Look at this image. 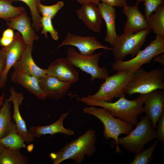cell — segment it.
<instances>
[{
	"label": "cell",
	"instance_id": "6da1fadb",
	"mask_svg": "<svg viewBox=\"0 0 164 164\" xmlns=\"http://www.w3.org/2000/svg\"><path fill=\"white\" fill-rule=\"evenodd\" d=\"M96 131L89 128L82 135L66 144L59 150L51 153L50 159L53 164H59L67 159L76 164H81L86 157L92 156L96 152Z\"/></svg>",
	"mask_w": 164,
	"mask_h": 164
},
{
	"label": "cell",
	"instance_id": "7a4b0ae2",
	"mask_svg": "<svg viewBox=\"0 0 164 164\" xmlns=\"http://www.w3.org/2000/svg\"><path fill=\"white\" fill-rule=\"evenodd\" d=\"M85 105L99 106L108 110L114 116L128 123L136 126L139 116L145 112L144 99L142 94H140L135 99L130 100L123 96L114 102L102 100H91L83 97L77 98Z\"/></svg>",
	"mask_w": 164,
	"mask_h": 164
},
{
	"label": "cell",
	"instance_id": "3957f363",
	"mask_svg": "<svg viewBox=\"0 0 164 164\" xmlns=\"http://www.w3.org/2000/svg\"><path fill=\"white\" fill-rule=\"evenodd\" d=\"M82 110L84 113L93 115L101 121L104 128V138L107 140L111 138L114 139L115 142L114 143L117 145L116 152L121 153V151L118 143L119 136L121 134L128 135L133 129V125L115 118L105 108H99L91 106L85 107Z\"/></svg>",
	"mask_w": 164,
	"mask_h": 164
},
{
	"label": "cell",
	"instance_id": "277c9868",
	"mask_svg": "<svg viewBox=\"0 0 164 164\" xmlns=\"http://www.w3.org/2000/svg\"><path fill=\"white\" fill-rule=\"evenodd\" d=\"M156 137V131L146 115L141 116L136 128L127 136L118 137V143L127 151L136 154L144 149L145 145Z\"/></svg>",
	"mask_w": 164,
	"mask_h": 164
},
{
	"label": "cell",
	"instance_id": "5b68a950",
	"mask_svg": "<svg viewBox=\"0 0 164 164\" xmlns=\"http://www.w3.org/2000/svg\"><path fill=\"white\" fill-rule=\"evenodd\" d=\"M164 69L158 68L147 72L141 68L134 72L126 86L125 94L130 96L138 93L144 94L153 91L164 90Z\"/></svg>",
	"mask_w": 164,
	"mask_h": 164
},
{
	"label": "cell",
	"instance_id": "8992f818",
	"mask_svg": "<svg viewBox=\"0 0 164 164\" xmlns=\"http://www.w3.org/2000/svg\"><path fill=\"white\" fill-rule=\"evenodd\" d=\"M116 71L115 74L105 80L95 94H89L86 97L91 100L111 102L115 97L125 96V87L134 73L128 70Z\"/></svg>",
	"mask_w": 164,
	"mask_h": 164
},
{
	"label": "cell",
	"instance_id": "52a82bcc",
	"mask_svg": "<svg viewBox=\"0 0 164 164\" xmlns=\"http://www.w3.org/2000/svg\"><path fill=\"white\" fill-rule=\"evenodd\" d=\"M164 53V37L156 35L155 38L133 58L115 61L112 68L115 71L128 70L134 73L142 65L150 63L155 56Z\"/></svg>",
	"mask_w": 164,
	"mask_h": 164
},
{
	"label": "cell",
	"instance_id": "ba28073f",
	"mask_svg": "<svg viewBox=\"0 0 164 164\" xmlns=\"http://www.w3.org/2000/svg\"><path fill=\"white\" fill-rule=\"evenodd\" d=\"M151 29H147L138 32L118 35L112 48L115 61L123 60L127 56H135L146 41Z\"/></svg>",
	"mask_w": 164,
	"mask_h": 164
},
{
	"label": "cell",
	"instance_id": "9c48e42d",
	"mask_svg": "<svg viewBox=\"0 0 164 164\" xmlns=\"http://www.w3.org/2000/svg\"><path fill=\"white\" fill-rule=\"evenodd\" d=\"M101 52L91 55H83L77 52L73 48H68L67 51V58L76 67L89 74L92 83L96 79L105 80L110 76L105 67H99L98 61L101 56L104 54Z\"/></svg>",
	"mask_w": 164,
	"mask_h": 164
},
{
	"label": "cell",
	"instance_id": "30bf717a",
	"mask_svg": "<svg viewBox=\"0 0 164 164\" xmlns=\"http://www.w3.org/2000/svg\"><path fill=\"white\" fill-rule=\"evenodd\" d=\"M142 95L145 115L149 118L155 129L159 120L164 114V91L157 89Z\"/></svg>",
	"mask_w": 164,
	"mask_h": 164
},
{
	"label": "cell",
	"instance_id": "8fae6325",
	"mask_svg": "<svg viewBox=\"0 0 164 164\" xmlns=\"http://www.w3.org/2000/svg\"><path fill=\"white\" fill-rule=\"evenodd\" d=\"M63 45H70L77 47L80 53L83 55H91L99 49L112 50V48L102 44L95 37L92 36H83L70 32L56 49Z\"/></svg>",
	"mask_w": 164,
	"mask_h": 164
},
{
	"label": "cell",
	"instance_id": "7c38bea8",
	"mask_svg": "<svg viewBox=\"0 0 164 164\" xmlns=\"http://www.w3.org/2000/svg\"><path fill=\"white\" fill-rule=\"evenodd\" d=\"M26 46L22 36L19 32H17L12 43L9 46L2 48L5 53L6 63L5 69L0 76V88L5 86L10 69L20 58Z\"/></svg>",
	"mask_w": 164,
	"mask_h": 164
},
{
	"label": "cell",
	"instance_id": "4fadbf2b",
	"mask_svg": "<svg viewBox=\"0 0 164 164\" xmlns=\"http://www.w3.org/2000/svg\"><path fill=\"white\" fill-rule=\"evenodd\" d=\"M46 71V74L61 81L69 82L71 84L77 82L79 79L78 72L67 58L56 59L50 63Z\"/></svg>",
	"mask_w": 164,
	"mask_h": 164
},
{
	"label": "cell",
	"instance_id": "5bb4252c",
	"mask_svg": "<svg viewBox=\"0 0 164 164\" xmlns=\"http://www.w3.org/2000/svg\"><path fill=\"white\" fill-rule=\"evenodd\" d=\"M11 95L8 98L12 103L13 114L12 117L16 125L18 133L23 138L27 143L33 142L34 140L33 134L28 130L26 122L22 118L19 111V107L24 98V94L22 92L18 93L13 87L10 89Z\"/></svg>",
	"mask_w": 164,
	"mask_h": 164
},
{
	"label": "cell",
	"instance_id": "9a60e30c",
	"mask_svg": "<svg viewBox=\"0 0 164 164\" xmlns=\"http://www.w3.org/2000/svg\"><path fill=\"white\" fill-rule=\"evenodd\" d=\"M139 4L137 1L132 6L126 3L123 7V13L127 18L123 33H134L149 29L144 15L139 10Z\"/></svg>",
	"mask_w": 164,
	"mask_h": 164
},
{
	"label": "cell",
	"instance_id": "2e32d148",
	"mask_svg": "<svg viewBox=\"0 0 164 164\" xmlns=\"http://www.w3.org/2000/svg\"><path fill=\"white\" fill-rule=\"evenodd\" d=\"M5 20L8 28L16 30L21 34L27 46L33 47L34 41L39 39L26 11L14 18Z\"/></svg>",
	"mask_w": 164,
	"mask_h": 164
},
{
	"label": "cell",
	"instance_id": "e0dca14e",
	"mask_svg": "<svg viewBox=\"0 0 164 164\" xmlns=\"http://www.w3.org/2000/svg\"><path fill=\"white\" fill-rule=\"evenodd\" d=\"M39 82L46 97L53 100H58L63 97L71 85L69 82L61 81L47 74L39 79Z\"/></svg>",
	"mask_w": 164,
	"mask_h": 164
},
{
	"label": "cell",
	"instance_id": "ac0fdd59",
	"mask_svg": "<svg viewBox=\"0 0 164 164\" xmlns=\"http://www.w3.org/2000/svg\"><path fill=\"white\" fill-rule=\"evenodd\" d=\"M79 19L89 29L100 32L102 24V18L97 5L91 3L82 5L76 11Z\"/></svg>",
	"mask_w": 164,
	"mask_h": 164
},
{
	"label": "cell",
	"instance_id": "d6986e66",
	"mask_svg": "<svg viewBox=\"0 0 164 164\" xmlns=\"http://www.w3.org/2000/svg\"><path fill=\"white\" fill-rule=\"evenodd\" d=\"M33 47L27 46L21 57L13 65L14 70L22 72L40 79L46 75V69L38 67L34 62L32 55Z\"/></svg>",
	"mask_w": 164,
	"mask_h": 164
},
{
	"label": "cell",
	"instance_id": "ffe728a7",
	"mask_svg": "<svg viewBox=\"0 0 164 164\" xmlns=\"http://www.w3.org/2000/svg\"><path fill=\"white\" fill-rule=\"evenodd\" d=\"M69 114L68 112L62 114L59 118L54 123L46 126H33L30 127L29 131L35 138H40L43 135H53L58 133L63 134L67 136L74 135V131L71 128H67L63 126L64 119Z\"/></svg>",
	"mask_w": 164,
	"mask_h": 164
},
{
	"label": "cell",
	"instance_id": "44dd1931",
	"mask_svg": "<svg viewBox=\"0 0 164 164\" xmlns=\"http://www.w3.org/2000/svg\"><path fill=\"white\" fill-rule=\"evenodd\" d=\"M11 80L18 84L41 100H44L46 96L41 87L39 79L26 73L14 70L11 74Z\"/></svg>",
	"mask_w": 164,
	"mask_h": 164
},
{
	"label": "cell",
	"instance_id": "7402d4cb",
	"mask_svg": "<svg viewBox=\"0 0 164 164\" xmlns=\"http://www.w3.org/2000/svg\"><path fill=\"white\" fill-rule=\"evenodd\" d=\"M97 6L106 25V33L104 40L112 46L118 36L115 25L116 10L114 7L102 2H99Z\"/></svg>",
	"mask_w": 164,
	"mask_h": 164
},
{
	"label": "cell",
	"instance_id": "603a6c76",
	"mask_svg": "<svg viewBox=\"0 0 164 164\" xmlns=\"http://www.w3.org/2000/svg\"><path fill=\"white\" fill-rule=\"evenodd\" d=\"M11 102L8 98H6L0 109V139L16 128L15 123L11 121Z\"/></svg>",
	"mask_w": 164,
	"mask_h": 164
},
{
	"label": "cell",
	"instance_id": "cb8c5ba5",
	"mask_svg": "<svg viewBox=\"0 0 164 164\" xmlns=\"http://www.w3.org/2000/svg\"><path fill=\"white\" fill-rule=\"evenodd\" d=\"M147 21L149 29L156 35L164 37V3L150 15Z\"/></svg>",
	"mask_w": 164,
	"mask_h": 164
},
{
	"label": "cell",
	"instance_id": "d4e9b609",
	"mask_svg": "<svg viewBox=\"0 0 164 164\" xmlns=\"http://www.w3.org/2000/svg\"><path fill=\"white\" fill-rule=\"evenodd\" d=\"M28 157L19 150L5 147L0 154V164H28Z\"/></svg>",
	"mask_w": 164,
	"mask_h": 164
},
{
	"label": "cell",
	"instance_id": "484cf974",
	"mask_svg": "<svg viewBox=\"0 0 164 164\" xmlns=\"http://www.w3.org/2000/svg\"><path fill=\"white\" fill-rule=\"evenodd\" d=\"M14 0H0V18L5 20L14 18L25 11L22 6L16 7L12 3Z\"/></svg>",
	"mask_w": 164,
	"mask_h": 164
},
{
	"label": "cell",
	"instance_id": "4316f807",
	"mask_svg": "<svg viewBox=\"0 0 164 164\" xmlns=\"http://www.w3.org/2000/svg\"><path fill=\"white\" fill-rule=\"evenodd\" d=\"M22 137L18 132L16 128L11 131L6 136L0 139V143L5 147L20 150L26 146Z\"/></svg>",
	"mask_w": 164,
	"mask_h": 164
},
{
	"label": "cell",
	"instance_id": "83f0119b",
	"mask_svg": "<svg viewBox=\"0 0 164 164\" xmlns=\"http://www.w3.org/2000/svg\"><path fill=\"white\" fill-rule=\"evenodd\" d=\"M159 141L157 140L153 142L148 148L135 154L133 160L129 164H149L151 161L153 156L154 152L158 144Z\"/></svg>",
	"mask_w": 164,
	"mask_h": 164
},
{
	"label": "cell",
	"instance_id": "f1b7e54d",
	"mask_svg": "<svg viewBox=\"0 0 164 164\" xmlns=\"http://www.w3.org/2000/svg\"><path fill=\"white\" fill-rule=\"evenodd\" d=\"M22 1L29 7L32 20V26L34 30L39 32L42 28L41 24L42 17L40 16L37 9V5L41 1L44 0H14Z\"/></svg>",
	"mask_w": 164,
	"mask_h": 164
},
{
	"label": "cell",
	"instance_id": "f546056e",
	"mask_svg": "<svg viewBox=\"0 0 164 164\" xmlns=\"http://www.w3.org/2000/svg\"><path fill=\"white\" fill-rule=\"evenodd\" d=\"M64 5L63 1H58L56 4L50 5H44L39 2L37 5V9L42 16L50 17L52 19Z\"/></svg>",
	"mask_w": 164,
	"mask_h": 164
},
{
	"label": "cell",
	"instance_id": "4dcf8cb0",
	"mask_svg": "<svg viewBox=\"0 0 164 164\" xmlns=\"http://www.w3.org/2000/svg\"><path fill=\"white\" fill-rule=\"evenodd\" d=\"M41 24L43 28L41 33L43 34L46 38H47V33L49 32L52 38L55 40L59 39L58 33L54 28L52 22V19L50 17L42 16L41 19Z\"/></svg>",
	"mask_w": 164,
	"mask_h": 164
},
{
	"label": "cell",
	"instance_id": "1f68e13d",
	"mask_svg": "<svg viewBox=\"0 0 164 164\" xmlns=\"http://www.w3.org/2000/svg\"><path fill=\"white\" fill-rule=\"evenodd\" d=\"M145 5L144 16L146 21L150 15L155 11L158 7L164 3V0H142Z\"/></svg>",
	"mask_w": 164,
	"mask_h": 164
},
{
	"label": "cell",
	"instance_id": "d6a6232c",
	"mask_svg": "<svg viewBox=\"0 0 164 164\" xmlns=\"http://www.w3.org/2000/svg\"><path fill=\"white\" fill-rule=\"evenodd\" d=\"M156 131L157 140L163 144H164V114L159 120Z\"/></svg>",
	"mask_w": 164,
	"mask_h": 164
},
{
	"label": "cell",
	"instance_id": "836d02e7",
	"mask_svg": "<svg viewBox=\"0 0 164 164\" xmlns=\"http://www.w3.org/2000/svg\"><path fill=\"white\" fill-rule=\"evenodd\" d=\"M127 0H100L102 3L112 7H123L126 4Z\"/></svg>",
	"mask_w": 164,
	"mask_h": 164
},
{
	"label": "cell",
	"instance_id": "e575fe53",
	"mask_svg": "<svg viewBox=\"0 0 164 164\" xmlns=\"http://www.w3.org/2000/svg\"><path fill=\"white\" fill-rule=\"evenodd\" d=\"M6 56L4 50H0V76L4 72L6 66Z\"/></svg>",
	"mask_w": 164,
	"mask_h": 164
},
{
	"label": "cell",
	"instance_id": "d590c367",
	"mask_svg": "<svg viewBox=\"0 0 164 164\" xmlns=\"http://www.w3.org/2000/svg\"><path fill=\"white\" fill-rule=\"evenodd\" d=\"M14 36L13 29L8 28L3 32L2 37L7 38L13 39Z\"/></svg>",
	"mask_w": 164,
	"mask_h": 164
},
{
	"label": "cell",
	"instance_id": "8d00e7d4",
	"mask_svg": "<svg viewBox=\"0 0 164 164\" xmlns=\"http://www.w3.org/2000/svg\"><path fill=\"white\" fill-rule=\"evenodd\" d=\"M13 39H14L7 38L2 36L0 38V45L4 47L7 46L12 43Z\"/></svg>",
	"mask_w": 164,
	"mask_h": 164
},
{
	"label": "cell",
	"instance_id": "74e56055",
	"mask_svg": "<svg viewBox=\"0 0 164 164\" xmlns=\"http://www.w3.org/2000/svg\"><path fill=\"white\" fill-rule=\"evenodd\" d=\"M154 62H157L162 66H164V55L162 53L159 54L154 57Z\"/></svg>",
	"mask_w": 164,
	"mask_h": 164
},
{
	"label": "cell",
	"instance_id": "f35d334b",
	"mask_svg": "<svg viewBox=\"0 0 164 164\" xmlns=\"http://www.w3.org/2000/svg\"><path fill=\"white\" fill-rule=\"evenodd\" d=\"M80 4L83 5L84 4L91 3L97 5L100 2V0H76Z\"/></svg>",
	"mask_w": 164,
	"mask_h": 164
},
{
	"label": "cell",
	"instance_id": "ab89813d",
	"mask_svg": "<svg viewBox=\"0 0 164 164\" xmlns=\"http://www.w3.org/2000/svg\"><path fill=\"white\" fill-rule=\"evenodd\" d=\"M5 95V93H2V95L0 96V109L3 105Z\"/></svg>",
	"mask_w": 164,
	"mask_h": 164
},
{
	"label": "cell",
	"instance_id": "60d3db41",
	"mask_svg": "<svg viewBox=\"0 0 164 164\" xmlns=\"http://www.w3.org/2000/svg\"><path fill=\"white\" fill-rule=\"evenodd\" d=\"M33 145L32 144H30L28 145L27 147V151L29 152H31L33 149Z\"/></svg>",
	"mask_w": 164,
	"mask_h": 164
},
{
	"label": "cell",
	"instance_id": "b9f144b4",
	"mask_svg": "<svg viewBox=\"0 0 164 164\" xmlns=\"http://www.w3.org/2000/svg\"><path fill=\"white\" fill-rule=\"evenodd\" d=\"M5 147L0 143V154Z\"/></svg>",
	"mask_w": 164,
	"mask_h": 164
},
{
	"label": "cell",
	"instance_id": "7bdbcfd3",
	"mask_svg": "<svg viewBox=\"0 0 164 164\" xmlns=\"http://www.w3.org/2000/svg\"><path fill=\"white\" fill-rule=\"evenodd\" d=\"M137 1H138L139 2H142V0H137Z\"/></svg>",
	"mask_w": 164,
	"mask_h": 164
}]
</instances>
